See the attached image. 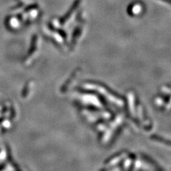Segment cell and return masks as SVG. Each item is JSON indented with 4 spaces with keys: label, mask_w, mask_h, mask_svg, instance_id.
Instances as JSON below:
<instances>
[{
    "label": "cell",
    "mask_w": 171,
    "mask_h": 171,
    "mask_svg": "<svg viewBox=\"0 0 171 171\" xmlns=\"http://www.w3.org/2000/svg\"><path fill=\"white\" fill-rule=\"evenodd\" d=\"M161 1H163V2H166V3H168V4H171V0H161Z\"/></svg>",
    "instance_id": "7a4b0ae2"
},
{
    "label": "cell",
    "mask_w": 171,
    "mask_h": 171,
    "mask_svg": "<svg viewBox=\"0 0 171 171\" xmlns=\"http://www.w3.org/2000/svg\"><path fill=\"white\" fill-rule=\"evenodd\" d=\"M80 3H81V0H75V2H73V4H72V6L71 7L69 11H68L67 13H66L64 16H63V17L62 18V19L60 20L61 24H63L68 19H69L70 17L71 16V14H72L73 12L76 9V8H77L78 6V4Z\"/></svg>",
    "instance_id": "6da1fadb"
}]
</instances>
